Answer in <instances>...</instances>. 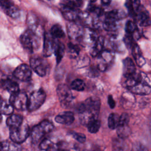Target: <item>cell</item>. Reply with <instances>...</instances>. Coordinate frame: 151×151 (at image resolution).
Returning <instances> with one entry per match:
<instances>
[{
    "instance_id": "cell-1",
    "label": "cell",
    "mask_w": 151,
    "mask_h": 151,
    "mask_svg": "<svg viewBox=\"0 0 151 151\" xmlns=\"http://www.w3.org/2000/svg\"><path fill=\"white\" fill-rule=\"evenodd\" d=\"M100 108V100L96 97L87 98L77 107L79 120L83 125H87L91 120L98 119Z\"/></svg>"
},
{
    "instance_id": "cell-2",
    "label": "cell",
    "mask_w": 151,
    "mask_h": 151,
    "mask_svg": "<svg viewBox=\"0 0 151 151\" xmlns=\"http://www.w3.org/2000/svg\"><path fill=\"white\" fill-rule=\"evenodd\" d=\"M125 87L133 94L147 95L151 92V86L146 75L142 72H136L132 76L125 77Z\"/></svg>"
},
{
    "instance_id": "cell-3",
    "label": "cell",
    "mask_w": 151,
    "mask_h": 151,
    "mask_svg": "<svg viewBox=\"0 0 151 151\" xmlns=\"http://www.w3.org/2000/svg\"><path fill=\"white\" fill-rule=\"evenodd\" d=\"M41 37L28 28L21 35L19 41L22 47L27 51L32 53L40 47Z\"/></svg>"
},
{
    "instance_id": "cell-4",
    "label": "cell",
    "mask_w": 151,
    "mask_h": 151,
    "mask_svg": "<svg viewBox=\"0 0 151 151\" xmlns=\"http://www.w3.org/2000/svg\"><path fill=\"white\" fill-rule=\"evenodd\" d=\"M54 129V124L48 120H42L35 126L31 132V138L33 143H38L47 134Z\"/></svg>"
},
{
    "instance_id": "cell-5",
    "label": "cell",
    "mask_w": 151,
    "mask_h": 151,
    "mask_svg": "<svg viewBox=\"0 0 151 151\" xmlns=\"http://www.w3.org/2000/svg\"><path fill=\"white\" fill-rule=\"evenodd\" d=\"M29 132V126L23 122L17 127L9 128V137L11 140L20 144L26 140Z\"/></svg>"
},
{
    "instance_id": "cell-6",
    "label": "cell",
    "mask_w": 151,
    "mask_h": 151,
    "mask_svg": "<svg viewBox=\"0 0 151 151\" xmlns=\"http://www.w3.org/2000/svg\"><path fill=\"white\" fill-rule=\"evenodd\" d=\"M46 99V94L43 89L40 88L31 93L28 98L27 110L29 111L38 109L44 103Z\"/></svg>"
},
{
    "instance_id": "cell-7",
    "label": "cell",
    "mask_w": 151,
    "mask_h": 151,
    "mask_svg": "<svg viewBox=\"0 0 151 151\" xmlns=\"http://www.w3.org/2000/svg\"><path fill=\"white\" fill-rule=\"evenodd\" d=\"M56 92L61 105L64 107L70 106L74 100L71 88L67 85L62 84L58 86Z\"/></svg>"
},
{
    "instance_id": "cell-8",
    "label": "cell",
    "mask_w": 151,
    "mask_h": 151,
    "mask_svg": "<svg viewBox=\"0 0 151 151\" xmlns=\"http://www.w3.org/2000/svg\"><path fill=\"white\" fill-rule=\"evenodd\" d=\"M114 51L104 50L97 56V68L101 71H106L113 64L114 60Z\"/></svg>"
},
{
    "instance_id": "cell-9",
    "label": "cell",
    "mask_w": 151,
    "mask_h": 151,
    "mask_svg": "<svg viewBox=\"0 0 151 151\" xmlns=\"http://www.w3.org/2000/svg\"><path fill=\"white\" fill-rule=\"evenodd\" d=\"M78 6L79 5L76 0L75 2L71 1L63 5L61 11L63 17L69 21H75L79 18L81 14L78 9Z\"/></svg>"
},
{
    "instance_id": "cell-10",
    "label": "cell",
    "mask_w": 151,
    "mask_h": 151,
    "mask_svg": "<svg viewBox=\"0 0 151 151\" xmlns=\"http://www.w3.org/2000/svg\"><path fill=\"white\" fill-rule=\"evenodd\" d=\"M30 67L38 76L44 77L47 74L50 65L47 60L40 57H32L29 60Z\"/></svg>"
},
{
    "instance_id": "cell-11",
    "label": "cell",
    "mask_w": 151,
    "mask_h": 151,
    "mask_svg": "<svg viewBox=\"0 0 151 151\" xmlns=\"http://www.w3.org/2000/svg\"><path fill=\"white\" fill-rule=\"evenodd\" d=\"M9 102L13 106L14 109L23 111L27 109L28 97L24 92L18 91L11 94Z\"/></svg>"
},
{
    "instance_id": "cell-12",
    "label": "cell",
    "mask_w": 151,
    "mask_h": 151,
    "mask_svg": "<svg viewBox=\"0 0 151 151\" xmlns=\"http://www.w3.org/2000/svg\"><path fill=\"white\" fill-rule=\"evenodd\" d=\"M67 31L70 39L80 41L83 35L84 28L80 24H78L75 21H70L67 25Z\"/></svg>"
},
{
    "instance_id": "cell-13",
    "label": "cell",
    "mask_w": 151,
    "mask_h": 151,
    "mask_svg": "<svg viewBox=\"0 0 151 151\" xmlns=\"http://www.w3.org/2000/svg\"><path fill=\"white\" fill-rule=\"evenodd\" d=\"M50 33H44L42 54L44 57H50L54 52L57 41Z\"/></svg>"
},
{
    "instance_id": "cell-14",
    "label": "cell",
    "mask_w": 151,
    "mask_h": 151,
    "mask_svg": "<svg viewBox=\"0 0 151 151\" xmlns=\"http://www.w3.org/2000/svg\"><path fill=\"white\" fill-rule=\"evenodd\" d=\"M31 67L27 64H22L18 66L13 73L14 77L22 81H29L32 76V71Z\"/></svg>"
},
{
    "instance_id": "cell-15",
    "label": "cell",
    "mask_w": 151,
    "mask_h": 151,
    "mask_svg": "<svg viewBox=\"0 0 151 151\" xmlns=\"http://www.w3.org/2000/svg\"><path fill=\"white\" fill-rule=\"evenodd\" d=\"M1 7L4 12L10 17L16 19L20 15V11L9 0H1Z\"/></svg>"
},
{
    "instance_id": "cell-16",
    "label": "cell",
    "mask_w": 151,
    "mask_h": 151,
    "mask_svg": "<svg viewBox=\"0 0 151 151\" xmlns=\"http://www.w3.org/2000/svg\"><path fill=\"white\" fill-rule=\"evenodd\" d=\"M97 33L91 28H87L84 29L83 35L80 40V41L86 45H91V47L94 44L98 38Z\"/></svg>"
},
{
    "instance_id": "cell-17",
    "label": "cell",
    "mask_w": 151,
    "mask_h": 151,
    "mask_svg": "<svg viewBox=\"0 0 151 151\" xmlns=\"http://www.w3.org/2000/svg\"><path fill=\"white\" fill-rule=\"evenodd\" d=\"M55 121L59 124L70 125L74 121V115L71 111H63L55 116Z\"/></svg>"
},
{
    "instance_id": "cell-18",
    "label": "cell",
    "mask_w": 151,
    "mask_h": 151,
    "mask_svg": "<svg viewBox=\"0 0 151 151\" xmlns=\"http://www.w3.org/2000/svg\"><path fill=\"white\" fill-rule=\"evenodd\" d=\"M136 72L135 65L130 58H126L123 61V74L125 77L132 76Z\"/></svg>"
},
{
    "instance_id": "cell-19",
    "label": "cell",
    "mask_w": 151,
    "mask_h": 151,
    "mask_svg": "<svg viewBox=\"0 0 151 151\" xmlns=\"http://www.w3.org/2000/svg\"><path fill=\"white\" fill-rule=\"evenodd\" d=\"M136 17L141 27H147L151 25V19L147 11L141 9L140 7L136 13Z\"/></svg>"
},
{
    "instance_id": "cell-20",
    "label": "cell",
    "mask_w": 151,
    "mask_h": 151,
    "mask_svg": "<svg viewBox=\"0 0 151 151\" xmlns=\"http://www.w3.org/2000/svg\"><path fill=\"white\" fill-rule=\"evenodd\" d=\"M1 87L9 93L12 94L19 91L18 83L9 78H5L1 80Z\"/></svg>"
},
{
    "instance_id": "cell-21",
    "label": "cell",
    "mask_w": 151,
    "mask_h": 151,
    "mask_svg": "<svg viewBox=\"0 0 151 151\" xmlns=\"http://www.w3.org/2000/svg\"><path fill=\"white\" fill-rule=\"evenodd\" d=\"M130 48L132 50V54L137 65L139 67L143 66L145 64L146 61L144 57H143L142 51L139 47L137 45V44L134 42Z\"/></svg>"
},
{
    "instance_id": "cell-22",
    "label": "cell",
    "mask_w": 151,
    "mask_h": 151,
    "mask_svg": "<svg viewBox=\"0 0 151 151\" xmlns=\"http://www.w3.org/2000/svg\"><path fill=\"white\" fill-rule=\"evenodd\" d=\"M104 45V38L101 36L99 37L97 40L94 43V44L91 47V48L90 50V55L93 57H97L103 50Z\"/></svg>"
},
{
    "instance_id": "cell-23",
    "label": "cell",
    "mask_w": 151,
    "mask_h": 151,
    "mask_svg": "<svg viewBox=\"0 0 151 151\" xmlns=\"http://www.w3.org/2000/svg\"><path fill=\"white\" fill-rule=\"evenodd\" d=\"M23 122V117L21 115L17 114H11L6 119V123L9 129L21 125Z\"/></svg>"
},
{
    "instance_id": "cell-24",
    "label": "cell",
    "mask_w": 151,
    "mask_h": 151,
    "mask_svg": "<svg viewBox=\"0 0 151 151\" xmlns=\"http://www.w3.org/2000/svg\"><path fill=\"white\" fill-rule=\"evenodd\" d=\"M126 16V14L123 10L114 9L106 13L104 15V17L118 21L119 20L125 18Z\"/></svg>"
},
{
    "instance_id": "cell-25",
    "label": "cell",
    "mask_w": 151,
    "mask_h": 151,
    "mask_svg": "<svg viewBox=\"0 0 151 151\" xmlns=\"http://www.w3.org/2000/svg\"><path fill=\"white\" fill-rule=\"evenodd\" d=\"M39 148L42 150H58L57 144L54 143L49 139H43L39 145Z\"/></svg>"
},
{
    "instance_id": "cell-26",
    "label": "cell",
    "mask_w": 151,
    "mask_h": 151,
    "mask_svg": "<svg viewBox=\"0 0 151 151\" xmlns=\"http://www.w3.org/2000/svg\"><path fill=\"white\" fill-rule=\"evenodd\" d=\"M65 48L64 45L62 42L57 41L54 52V54L55 56L56 62L57 64L60 63L61 60L63 59L64 55L65 54Z\"/></svg>"
},
{
    "instance_id": "cell-27",
    "label": "cell",
    "mask_w": 151,
    "mask_h": 151,
    "mask_svg": "<svg viewBox=\"0 0 151 151\" xmlns=\"http://www.w3.org/2000/svg\"><path fill=\"white\" fill-rule=\"evenodd\" d=\"M116 129L118 136L122 139L127 138L131 133V130L128 126V124H119Z\"/></svg>"
},
{
    "instance_id": "cell-28",
    "label": "cell",
    "mask_w": 151,
    "mask_h": 151,
    "mask_svg": "<svg viewBox=\"0 0 151 151\" xmlns=\"http://www.w3.org/2000/svg\"><path fill=\"white\" fill-rule=\"evenodd\" d=\"M1 150H21V146L19 143H17L11 140L8 142L7 140L1 142Z\"/></svg>"
},
{
    "instance_id": "cell-29",
    "label": "cell",
    "mask_w": 151,
    "mask_h": 151,
    "mask_svg": "<svg viewBox=\"0 0 151 151\" xmlns=\"http://www.w3.org/2000/svg\"><path fill=\"white\" fill-rule=\"evenodd\" d=\"M50 33L55 38H61L65 37V32L62 27L58 24L54 25L51 29Z\"/></svg>"
},
{
    "instance_id": "cell-30",
    "label": "cell",
    "mask_w": 151,
    "mask_h": 151,
    "mask_svg": "<svg viewBox=\"0 0 151 151\" xmlns=\"http://www.w3.org/2000/svg\"><path fill=\"white\" fill-rule=\"evenodd\" d=\"M120 116L117 113H111L108 117V126L110 129H115L119 124Z\"/></svg>"
},
{
    "instance_id": "cell-31",
    "label": "cell",
    "mask_w": 151,
    "mask_h": 151,
    "mask_svg": "<svg viewBox=\"0 0 151 151\" xmlns=\"http://www.w3.org/2000/svg\"><path fill=\"white\" fill-rule=\"evenodd\" d=\"M14 107L10 102H7L1 100V113L4 115H11L14 111Z\"/></svg>"
},
{
    "instance_id": "cell-32",
    "label": "cell",
    "mask_w": 151,
    "mask_h": 151,
    "mask_svg": "<svg viewBox=\"0 0 151 151\" xmlns=\"http://www.w3.org/2000/svg\"><path fill=\"white\" fill-rule=\"evenodd\" d=\"M80 51V47L73 43L70 42L68 44V54L71 58H76Z\"/></svg>"
},
{
    "instance_id": "cell-33",
    "label": "cell",
    "mask_w": 151,
    "mask_h": 151,
    "mask_svg": "<svg viewBox=\"0 0 151 151\" xmlns=\"http://www.w3.org/2000/svg\"><path fill=\"white\" fill-rule=\"evenodd\" d=\"M100 126H101V123L100 120H98V119H96L91 120L87 125L88 131L90 133H97L99 130Z\"/></svg>"
},
{
    "instance_id": "cell-34",
    "label": "cell",
    "mask_w": 151,
    "mask_h": 151,
    "mask_svg": "<svg viewBox=\"0 0 151 151\" xmlns=\"http://www.w3.org/2000/svg\"><path fill=\"white\" fill-rule=\"evenodd\" d=\"M85 86L86 85L83 80L81 79H76L71 82L70 87L73 90L78 91H82L84 90Z\"/></svg>"
},
{
    "instance_id": "cell-35",
    "label": "cell",
    "mask_w": 151,
    "mask_h": 151,
    "mask_svg": "<svg viewBox=\"0 0 151 151\" xmlns=\"http://www.w3.org/2000/svg\"><path fill=\"white\" fill-rule=\"evenodd\" d=\"M137 27L136 23L133 21H128L126 24L125 31L127 34L133 35L137 32Z\"/></svg>"
},
{
    "instance_id": "cell-36",
    "label": "cell",
    "mask_w": 151,
    "mask_h": 151,
    "mask_svg": "<svg viewBox=\"0 0 151 151\" xmlns=\"http://www.w3.org/2000/svg\"><path fill=\"white\" fill-rule=\"evenodd\" d=\"M71 134L75 140H76L80 143H84L86 140V137L85 134H84L83 133H78V132H72Z\"/></svg>"
},
{
    "instance_id": "cell-37",
    "label": "cell",
    "mask_w": 151,
    "mask_h": 151,
    "mask_svg": "<svg viewBox=\"0 0 151 151\" xmlns=\"http://www.w3.org/2000/svg\"><path fill=\"white\" fill-rule=\"evenodd\" d=\"M99 68L96 69L95 68H91L89 71H88V76L90 77H96L99 75V72H98Z\"/></svg>"
},
{
    "instance_id": "cell-38",
    "label": "cell",
    "mask_w": 151,
    "mask_h": 151,
    "mask_svg": "<svg viewBox=\"0 0 151 151\" xmlns=\"http://www.w3.org/2000/svg\"><path fill=\"white\" fill-rule=\"evenodd\" d=\"M107 103L111 109H114L116 106V102L114 100L111 95H109L107 97Z\"/></svg>"
},
{
    "instance_id": "cell-39",
    "label": "cell",
    "mask_w": 151,
    "mask_h": 151,
    "mask_svg": "<svg viewBox=\"0 0 151 151\" xmlns=\"http://www.w3.org/2000/svg\"><path fill=\"white\" fill-rule=\"evenodd\" d=\"M76 1H77V3H78L79 6H80L81 5V4H83L84 3V2H90H90H94V1H96V0H76Z\"/></svg>"
},
{
    "instance_id": "cell-40",
    "label": "cell",
    "mask_w": 151,
    "mask_h": 151,
    "mask_svg": "<svg viewBox=\"0 0 151 151\" xmlns=\"http://www.w3.org/2000/svg\"><path fill=\"white\" fill-rule=\"evenodd\" d=\"M101 2L104 5H109L111 3V0H101Z\"/></svg>"
},
{
    "instance_id": "cell-41",
    "label": "cell",
    "mask_w": 151,
    "mask_h": 151,
    "mask_svg": "<svg viewBox=\"0 0 151 151\" xmlns=\"http://www.w3.org/2000/svg\"><path fill=\"white\" fill-rule=\"evenodd\" d=\"M149 131H150V133L151 134V118L149 120Z\"/></svg>"
}]
</instances>
